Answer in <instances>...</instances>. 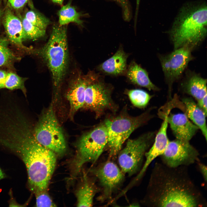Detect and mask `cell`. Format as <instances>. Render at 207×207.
<instances>
[{
    "label": "cell",
    "mask_w": 207,
    "mask_h": 207,
    "mask_svg": "<svg viewBox=\"0 0 207 207\" xmlns=\"http://www.w3.org/2000/svg\"><path fill=\"white\" fill-rule=\"evenodd\" d=\"M3 16V26L9 40L18 47L29 50L30 49L23 43L25 40L21 20L9 9L6 10Z\"/></svg>",
    "instance_id": "2e32d148"
},
{
    "label": "cell",
    "mask_w": 207,
    "mask_h": 207,
    "mask_svg": "<svg viewBox=\"0 0 207 207\" xmlns=\"http://www.w3.org/2000/svg\"><path fill=\"white\" fill-rule=\"evenodd\" d=\"M199 170L202 175L204 182H206L207 181V166L204 163L199 161L196 162Z\"/></svg>",
    "instance_id": "4dcf8cb0"
},
{
    "label": "cell",
    "mask_w": 207,
    "mask_h": 207,
    "mask_svg": "<svg viewBox=\"0 0 207 207\" xmlns=\"http://www.w3.org/2000/svg\"><path fill=\"white\" fill-rule=\"evenodd\" d=\"M21 20L25 40H35L43 37L45 35L46 30L34 25L24 17Z\"/></svg>",
    "instance_id": "4316f807"
},
{
    "label": "cell",
    "mask_w": 207,
    "mask_h": 207,
    "mask_svg": "<svg viewBox=\"0 0 207 207\" xmlns=\"http://www.w3.org/2000/svg\"><path fill=\"white\" fill-rule=\"evenodd\" d=\"M140 1L141 0H136V7L134 17V26L136 25L138 14Z\"/></svg>",
    "instance_id": "d6a6232c"
},
{
    "label": "cell",
    "mask_w": 207,
    "mask_h": 207,
    "mask_svg": "<svg viewBox=\"0 0 207 207\" xmlns=\"http://www.w3.org/2000/svg\"><path fill=\"white\" fill-rule=\"evenodd\" d=\"M94 174L103 188L104 194L110 195L121 183L124 175L117 165L108 161L94 170Z\"/></svg>",
    "instance_id": "7c38bea8"
},
{
    "label": "cell",
    "mask_w": 207,
    "mask_h": 207,
    "mask_svg": "<svg viewBox=\"0 0 207 207\" xmlns=\"http://www.w3.org/2000/svg\"><path fill=\"white\" fill-rule=\"evenodd\" d=\"M207 32V9L204 3L184 8L170 34L174 50L184 46L193 49L205 39Z\"/></svg>",
    "instance_id": "3957f363"
},
{
    "label": "cell",
    "mask_w": 207,
    "mask_h": 207,
    "mask_svg": "<svg viewBox=\"0 0 207 207\" xmlns=\"http://www.w3.org/2000/svg\"><path fill=\"white\" fill-rule=\"evenodd\" d=\"M207 95H205L201 99L197 101V104L204 112L207 116Z\"/></svg>",
    "instance_id": "1f68e13d"
},
{
    "label": "cell",
    "mask_w": 207,
    "mask_h": 207,
    "mask_svg": "<svg viewBox=\"0 0 207 207\" xmlns=\"http://www.w3.org/2000/svg\"><path fill=\"white\" fill-rule=\"evenodd\" d=\"M126 76L129 80L134 84L146 88L149 90H159L151 81L147 71L135 62H132L129 66Z\"/></svg>",
    "instance_id": "d6986e66"
},
{
    "label": "cell",
    "mask_w": 207,
    "mask_h": 207,
    "mask_svg": "<svg viewBox=\"0 0 207 207\" xmlns=\"http://www.w3.org/2000/svg\"><path fill=\"white\" fill-rule=\"evenodd\" d=\"M108 137L107 129L104 124L81 137L78 145L74 163L76 172H79L85 163L95 162L98 159L107 144Z\"/></svg>",
    "instance_id": "52a82bcc"
},
{
    "label": "cell",
    "mask_w": 207,
    "mask_h": 207,
    "mask_svg": "<svg viewBox=\"0 0 207 207\" xmlns=\"http://www.w3.org/2000/svg\"><path fill=\"white\" fill-rule=\"evenodd\" d=\"M167 120L177 139L189 141L199 129L191 121L185 113L173 114L170 112Z\"/></svg>",
    "instance_id": "5bb4252c"
},
{
    "label": "cell",
    "mask_w": 207,
    "mask_h": 207,
    "mask_svg": "<svg viewBox=\"0 0 207 207\" xmlns=\"http://www.w3.org/2000/svg\"><path fill=\"white\" fill-rule=\"evenodd\" d=\"M169 113V111H167L163 116L164 121L155 136L154 142L145 154V161L139 172L141 175H143L153 161L163 153L169 141L167 134L168 124L167 117Z\"/></svg>",
    "instance_id": "4fadbf2b"
},
{
    "label": "cell",
    "mask_w": 207,
    "mask_h": 207,
    "mask_svg": "<svg viewBox=\"0 0 207 207\" xmlns=\"http://www.w3.org/2000/svg\"><path fill=\"white\" fill-rule=\"evenodd\" d=\"M92 72L86 75H78L72 80L66 94L72 113L83 107L85 90L90 80Z\"/></svg>",
    "instance_id": "9a60e30c"
},
{
    "label": "cell",
    "mask_w": 207,
    "mask_h": 207,
    "mask_svg": "<svg viewBox=\"0 0 207 207\" xmlns=\"http://www.w3.org/2000/svg\"><path fill=\"white\" fill-rule=\"evenodd\" d=\"M192 49L188 46H184L174 50L167 55L160 57L162 69L168 85L170 97L173 83L181 76L193 58L191 54Z\"/></svg>",
    "instance_id": "30bf717a"
},
{
    "label": "cell",
    "mask_w": 207,
    "mask_h": 207,
    "mask_svg": "<svg viewBox=\"0 0 207 207\" xmlns=\"http://www.w3.org/2000/svg\"><path fill=\"white\" fill-rule=\"evenodd\" d=\"M128 56L122 48L120 47L113 56L99 65L98 69L107 74H121L126 71Z\"/></svg>",
    "instance_id": "e0dca14e"
},
{
    "label": "cell",
    "mask_w": 207,
    "mask_h": 207,
    "mask_svg": "<svg viewBox=\"0 0 207 207\" xmlns=\"http://www.w3.org/2000/svg\"><path fill=\"white\" fill-rule=\"evenodd\" d=\"M25 78L14 73L0 70V89L6 88L11 90L19 89L25 95Z\"/></svg>",
    "instance_id": "7402d4cb"
},
{
    "label": "cell",
    "mask_w": 207,
    "mask_h": 207,
    "mask_svg": "<svg viewBox=\"0 0 207 207\" xmlns=\"http://www.w3.org/2000/svg\"><path fill=\"white\" fill-rule=\"evenodd\" d=\"M188 167H170L156 162L145 204L152 207H207V201L191 177Z\"/></svg>",
    "instance_id": "6da1fadb"
},
{
    "label": "cell",
    "mask_w": 207,
    "mask_h": 207,
    "mask_svg": "<svg viewBox=\"0 0 207 207\" xmlns=\"http://www.w3.org/2000/svg\"><path fill=\"white\" fill-rule=\"evenodd\" d=\"M36 140L55 154L65 152L66 144L64 135L51 105L43 114L32 131Z\"/></svg>",
    "instance_id": "5b68a950"
},
{
    "label": "cell",
    "mask_w": 207,
    "mask_h": 207,
    "mask_svg": "<svg viewBox=\"0 0 207 207\" xmlns=\"http://www.w3.org/2000/svg\"><path fill=\"white\" fill-rule=\"evenodd\" d=\"M110 88L92 72L86 87L84 106L100 113L112 104Z\"/></svg>",
    "instance_id": "8fae6325"
},
{
    "label": "cell",
    "mask_w": 207,
    "mask_h": 207,
    "mask_svg": "<svg viewBox=\"0 0 207 207\" xmlns=\"http://www.w3.org/2000/svg\"><path fill=\"white\" fill-rule=\"evenodd\" d=\"M36 195V205L37 207H55L53 202L46 190L38 192Z\"/></svg>",
    "instance_id": "83f0119b"
},
{
    "label": "cell",
    "mask_w": 207,
    "mask_h": 207,
    "mask_svg": "<svg viewBox=\"0 0 207 207\" xmlns=\"http://www.w3.org/2000/svg\"><path fill=\"white\" fill-rule=\"evenodd\" d=\"M207 80L196 74L190 75L183 85L184 91L197 101L207 94Z\"/></svg>",
    "instance_id": "ffe728a7"
},
{
    "label": "cell",
    "mask_w": 207,
    "mask_h": 207,
    "mask_svg": "<svg viewBox=\"0 0 207 207\" xmlns=\"http://www.w3.org/2000/svg\"><path fill=\"white\" fill-rule=\"evenodd\" d=\"M5 177L4 173L0 168V180Z\"/></svg>",
    "instance_id": "e575fe53"
},
{
    "label": "cell",
    "mask_w": 207,
    "mask_h": 207,
    "mask_svg": "<svg viewBox=\"0 0 207 207\" xmlns=\"http://www.w3.org/2000/svg\"><path fill=\"white\" fill-rule=\"evenodd\" d=\"M155 132H149L138 138L128 141L118 156V162L123 172L132 175L141 166L146 152L154 141Z\"/></svg>",
    "instance_id": "ba28073f"
},
{
    "label": "cell",
    "mask_w": 207,
    "mask_h": 207,
    "mask_svg": "<svg viewBox=\"0 0 207 207\" xmlns=\"http://www.w3.org/2000/svg\"><path fill=\"white\" fill-rule=\"evenodd\" d=\"M96 190L92 184L84 177L83 184L76 193L78 207H91L93 204Z\"/></svg>",
    "instance_id": "603a6c76"
},
{
    "label": "cell",
    "mask_w": 207,
    "mask_h": 207,
    "mask_svg": "<svg viewBox=\"0 0 207 207\" xmlns=\"http://www.w3.org/2000/svg\"><path fill=\"white\" fill-rule=\"evenodd\" d=\"M52 2L62 5L64 0H49Z\"/></svg>",
    "instance_id": "836d02e7"
},
{
    "label": "cell",
    "mask_w": 207,
    "mask_h": 207,
    "mask_svg": "<svg viewBox=\"0 0 207 207\" xmlns=\"http://www.w3.org/2000/svg\"><path fill=\"white\" fill-rule=\"evenodd\" d=\"M67 25L54 24L49 39L41 48L29 50L45 63L51 73L54 92L58 95L66 73L68 60Z\"/></svg>",
    "instance_id": "277c9868"
},
{
    "label": "cell",
    "mask_w": 207,
    "mask_h": 207,
    "mask_svg": "<svg viewBox=\"0 0 207 207\" xmlns=\"http://www.w3.org/2000/svg\"><path fill=\"white\" fill-rule=\"evenodd\" d=\"M115 1L121 7L123 18L124 20L129 21L131 16V7L129 0H110Z\"/></svg>",
    "instance_id": "f1b7e54d"
},
{
    "label": "cell",
    "mask_w": 207,
    "mask_h": 207,
    "mask_svg": "<svg viewBox=\"0 0 207 207\" xmlns=\"http://www.w3.org/2000/svg\"><path fill=\"white\" fill-rule=\"evenodd\" d=\"M126 92L133 104L140 108L145 107L152 97L148 93L141 89L127 90Z\"/></svg>",
    "instance_id": "cb8c5ba5"
},
{
    "label": "cell",
    "mask_w": 207,
    "mask_h": 207,
    "mask_svg": "<svg viewBox=\"0 0 207 207\" xmlns=\"http://www.w3.org/2000/svg\"><path fill=\"white\" fill-rule=\"evenodd\" d=\"M6 147L25 164L31 190L35 193L46 190L55 168V154L40 144L28 130L16 133Z\"/></svg>",
    "instance_id": "7a4b0ae2"
},
{
    "label": "cell",
    "mask_w": 207,
    "mask_h": 207,
    "mask_svg": "<svg viewBox=\"0 0 207 207\" xmlns=\"http://www.w3.org/2000/svg\"><path fill=\"white\" fill-rule=\"evenodd\" d=\"M150 114L148 110L136 117L120 116L105 120L104 124L108 131L107 144L110 156H114L120 152L131 133L152 117Z\"/></svg>",
    "instance_id": "8992f818"
},
{
    "label": "cell",
    "mask_w": 207,
    "mask_h": 207,
    "mask_svg": "<svg viewBox=\"0 0 207 207\" xmlns=\"http://www.w3.org/2000/svg\"><path fill=\"white\" fill-rule=\"evenodd\" d=\"M71 0H70L58 11V24L64 26L70 23H74L83 26V21L80 18L83 14L77 12L74 7L71 5Z\"/></svg>",
    "instance_id": "44dd1931"
},
{
    "label": "cell",
    "mask_w": 207,
    "mask_h": 207,
    "mask_svg": "<svg viewBox=\"0 0 207 207\" xmlns=\"http://www.w3.org/2000/svg\"><path fill=\"white\" fill-rule=\"evenodd\" d=\"M2 14H3V12L0 7V21L1 19V16L2 15Z\"/></svg>",
    "instance_id": "d590c367"
},
{
    "label": "cell",
    "mask_w": 207,
    "mask_h": 207,
    "mask_svg": "<svg viewBox=\"0 0 207 207\" xmlns=\"http://www.w3.org/2000/svg\"><path fill=\"white\" fill-rule=\"evenodd\" d=\"M24 17L34 25L45 30L51 23L48 18L34 9L27 11Z\"/></svg>",
    "instance_id": "d4e9b609"
},
{
    "label": "cell",
    "mask_w": 207,
    "mask_h": 207,
    "mask_svg": "<svg viewBox=\"0 0 207 207\" xmlns=\"http://www.w3.org/2000/svg\"><path fill=\"white\" fill-rule=\"evenodd\" d=\"M29 0H7L8 3L13 8L18 10L23 8Z\"/></svg>",
    "instance_id": "f546056e"
},
{
    "label": "cell",
    "mask_w": 207,
    "mask_h": 207,
    "mask_svg": "<svg viewBox=\"0 0 207 207\" xmlns=\"http://www.w3.org/2000/svg\"><path fill=\"white\" fill-rule=\"evenodd\" d=\"M198 150L189 141L178 139L169 141L160 156L161 162L170 167H188L200 160Z\"/></svg>",
    "instance_id": "9c48e42d"
},
{
    "label": "cell",
    "mask_w": 207,
    "mask_h": 207,
    "mask_svg": "<svg viewBox=\"0 0 207 207\" xmlns=\"http://www.w3.org/2000/svg\"><path fill=\"white\" fill-rule=\"evenodd\" d=\"M182 102L185 106V113L189 119L200 129L206 141L207 130L206 119V116L191 98H183Z\"/></svg>",
    "instance_id": "ac0fdd59"
},
{
    "label": "cell",
    "mask_w": 207,
    "mask_h": 207,
    "mask_svg": "<svg viewBox=\"0 0 207 207\" xmlns=\"http://www.w3.org/2000/svg\"><path fill=\"white\" fill-rule=\"evenodd\" d=\"M8 41L4 38L0 39V66L11 65L18 59L8 47Z\"/></svg>",
    "instance_id": "484cf974"
}]
</instances>
